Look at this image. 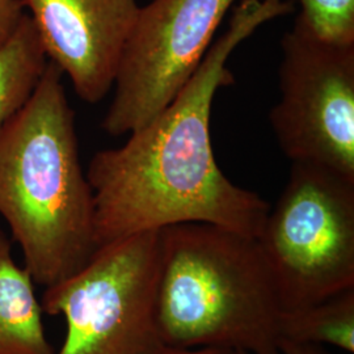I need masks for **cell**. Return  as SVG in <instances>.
Masks as SVG:
<instances>
[{
	"mask_svg": "<svg viewBox=\"0 0 354 354\" xmlns=\"http://www.w3.org/2000/svg\"><path fill=\"white\" fill-rule=\"evenodd\" d=\"M295 12L294 0H241L227 29L176 97L125 145L97 151L87 178L97 248L180 223H207L257 239L270 205L230 181L216 165L210 118L219 88L232 86L230 57L266 23Z\"/></svg>",
	"mask_w": 354,
	"mask_h": 354,
	"instance_id": "6da1fadb",
	"label": "cell"
},
{
	"mask_svg": "<svg viewBox=\"0 0 354 354\" xmlns=\"http://www.w3.org/2000/svg\"><path fill=\"white\" fill-rule=\"evenodd\" d=\"M64 76L48 62L30 100L0 133V214L33 282L46 288L97 251L93 193Z\"/></svg>",
	"mask_w": 354,
	"mask_h": 354,
	"instance_id": "7a4b0ae2",
	"label": "cell"
},
{
	"mask_svg": "<svg viewBox=\"0 0 354 354\" xmlns=\"http://www.w3.org/2000/svg\"><path fill=\"white\" fill-rule=\"evenodd\" d=\"M282 311L256 239L207 223L159 230L156 319L167 348L281 354Z\"/></svg>",
	"mask_w": 354,
	"mask_h": 354,
	"instance_id": "3957f363",
	"label": "cell"
},
{
	"mask_svg": "<svg viewBox=\"0 0 354 354\" xmlns=\"http://www.w3.org/2000/svg\"><path fill=\"white\" fill-rule=\"evenodd\" d=\"M256 241L283 311L353 289V177L327 165L292 162Z\"/></svg>",
	"mask_w": 354,
	"mask_h": 354,
	"instance_id": "277c9868",
	"label": "cell"
},
{
	"mask_svg": "<svg viewBox=\"0 0 354 354\" xmlns=\"http://www.w3.org/2000/svg\"><path fill=\"white\" fill-rule=\"evenodd\" d=\"M159 230L97 248L68 279L46 288L42 311L64 315L57 354H162L156 319Z\"/></svg>",
	"mask_w": 354,
	"mask_h": 354,
	"instance_id": "5b68a950",
	"label": "cell"
},
{
	"mask_svg": "<svg viewBox=\"0 0 354 354\" xmlns=\"http://www.w3.org/2000/svg\"><path fill=\"white\" fill-rule=\"evenodd\" d=\"M281 51V99L269 113L281 150L354 178V45L317 37L297 15Z\"/></svg>",
	"mask_w": 354,
	"mask_h": 354,
	"instance_id": "8992f818",
	"label": "cell"
},
{
	"mask_svg": "<svg viewBox=\"0 0 354 354\" xmlns=\"http://www.w3.org/2000/svg\"><path fill=\"white\" fill-rule=\"evenodd\" d=\"M236 0H151L140 6L114 77L102 130L120 137L150 122L203 62Z\"/></svg>",
	"mask_w": 354,
	"mask_h": 354,
	"instance_id": "52a82bcc",
	"label": "cell"
},
{
	"mask_svg": "<svg viewBox=\"0 0 354 354\" xmlns=\"http://www.w3.org/2000/svg\"><path fill=\"white\" fill-rule=\"evenodd\" d=\"M49 62L80 100L97 104L113 88L127 37L140 11L137 0H21Z\"/></svg>",
	"mask_w": 354,
	"mask_h": 354,
	"instance_id": "ba28073f",
	"label": "cell"
},
{
	"mask_svg": "<svg viewBox=\"0 0 354 354\" xmlns=\"http://www.w3.org/2000/svg\"><path fill=\"white\" fill-rule=\"evenodd\" d=\"M42 313L32 276L15 263L11 241L0 228V354H54Z\"/></svg>",
	"mask_w": 354,
	"mask_h": 354,
	"instance_id": "9c48e42d",
	"label": "cell"
},
{
	"mask_svg": "<svg viewBox=\"0 0 354 354\" xmlns=\"http://www.w3.org/2000/svg\"><path fill=\"white\" fill-rule=\"evenodd\" d=\"M48 62L37 29L26 12L11 37L0 45V133L30 100Z\"/></svg>",
	"mask_w": 354,
	"mask_h": 354,
	"instance_id": "30bf717a",
	"label": "cell"
},
{
	"mask_svg": "<svg viewBox=\"0 0 354 354\" xmlns=\"http://www.w3.org/2000/svg\"><path fill=\"white\" fill-rule=\"evenodd\" d=\"M282 340L323 345L328 344L354 353V288L317 304L282 311Z\"/></svg>",
	"mask_w": 354,
	"mask_h": 354,
	"instance_id": "8fae6325",
	"label": "cell"
},
{
	"mask_svg": "<svg viewBox=\"0 0 354 354\" xmlns=\"http://www.w3.org/2000/svg\"><path fill=\"white\" fill-rule=\"evenodd\" d=\"M298 16L324 41L354 45V0H297Z\"/></svg>",
	"mask_w": 354,
	"mask_h": 354,
	"instance_id": "7c38bea8",
	"label": "cell"
},
{
	"mask_svg": "<svg viewBox=\"0 0 354 354\" xmlns=\"http://www.w3.org/2000/svg\"><path fill=\"white\" fill-rule=\"evenodd\" d=\"M24 13L21 0H0V45L11 37Z\"/></svg>",
	"mask_w": 354,
	"mask_h": 354,
	"instance_id": "4fadbf2b",
	"label": "cell"
},
{
	"mask_svg": "<svg viewBox=\"0 0 354 354\" xmlns=\"http://www.w3.org/2000/svg\"><path fill=\"white\" fill-rule=\"evenodd\" d=\"M238 354H248L244 352H238ZM281 354H328L322 345L314 344H304V342H281Z\"/></svg>",
	"mask_w": 354,
	"mask_h": 354,
	"instance_id": "5bb4252c",
	"label": "cell"
},
{
	"mask_svg": "<svg viewBox=\"0 0 354 354\" xmlns=\"http://www.w3.org/2000/svg\"><path fill=\"white\" fill-rule=\"evenodd\" d=\"M162 354H238L223 348H196V349H167Z\"/></svg>",
	"mask_w": 354,
	"mask_h": 354,
	"instance_id": "9a60e30c",
	"label": "cell"
}]
</instances>
